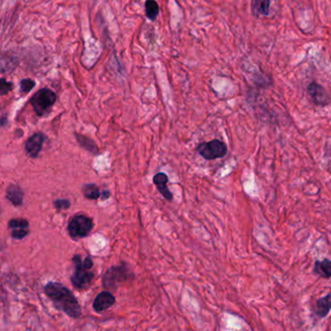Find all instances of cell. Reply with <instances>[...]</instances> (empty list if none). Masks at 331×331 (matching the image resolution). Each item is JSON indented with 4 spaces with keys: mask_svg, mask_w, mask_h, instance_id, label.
<instances>
[{
    "mask_svg": "<svg viewBox=\"0 0 331 331\" xmlns=\"http://www.w3.org/2000/svg\"><path fill=\"white\" fill-rule=\"evenodd\" d=\"M45 294L52 300L54 308L70 318L77 319L82 315V309L70 289L59 283L50 282L44 287Z\"/></svg>",
    "mask_w": 331,
    "mask_h": 331,
    "instance_id": "6da1fadb",
    "label": "cell"
},
{
    "mask_svg": "<svg viewBox=\"0 0 331 331\" xmlns=\"http://www.w3.org/2000/svg\"><path fill=\"white\" fill-rule=\"evenodd\" d=\"M72 261L74 263L75 271L70 280L73 287L77 289L88 288L95 279V273L92 271L94 267L93 259L87 256L83 260L80 255H75Z\"/></svg>",
    "mask_w": 331,
    "mask_h": 331,
    "instance_id": "7a4b0ae2",
    "label": "cell"
},
{
    "mask_svg": "<svg viewBox=\"0 0 331 331\" xmlns=\"http://www.w3.org/2000/svg\"><path fill=\"white\" fill-rule=\"evenodd\" d=\"M56 101V95L50 88H41L31 99V104L38 117L47 115Z\"/></svg>",
    "mask_w": 331,
    "mask_h": 331,
    "instance_id": "3957f363",
    "label": "cell"
},
{
    "mask_svg": "<svg viewBox=\"0 0 331 331\" xmlns=\"http://www.w3.org/2000/svg\"><path fill=\"white\" fill-rule=\"evenodd\" d=\"M94 228L93 220L82 214H76L68 223V233L74 240L85 238Z\"/></svg>",
    "mask_w": 331,
    "mask_h": 331,
    "instance_id": "277c9868",
    "label": "cell"
},
{
    "mask_svg": "<svg viewBox=\"0 0 331 331\" xmlns=\"http://www.w3.org/2000/svg\"><path fill=\"white\" fill-rule=\"evenodd\" d=\"M131 277L132 273L127 267V264L123 263L122 265L111 267L103 276V286L104 288L116 289L119 284Z\"/></svg>",
    "mask_w": 331,
    "mask_h": 331,
    "instance_id": "5b68a950",
    "label": "cell"
},
{
    "mask_svg": "<svg viewBox=\"0 0 331 331\" xmlns=\"http://www.w3.org/2000/svg\"><path fill=\"white\" fill-rule=\"evenodd\" d=\"M197 153L207 160L222 159L227 154V147L221 140L215 139L210 142H204L196 148Z\"/></svg>",
    "mask_w": 331,
    "mask_h": 331,
    "instance_id": "8992f818",
    "label": "cell"
},
{
    "mask_svg": "<svg viewBox=\"0 0 331 331\" xmlns=\"http://www.w3.org/2000/svg\"><path fill=\"white\" fill-rule=\"evenodd\" d=\"M307 92H308L310 98L316 105L325 106V105L329 104L330 97L326 93V91L324 89V87L322 85H320V84L315 83V82L311 83L307 87Z\"/></svg>",
    "mask_w": 331,
    "mask_h": 331,
    "instance_id": "52a82bcc",
    "label": "cell"
},
{
    "mask_svg": "<svg viewBox=\"0 0 331 331\" xmlns=\"http://www.w3.org/2000/svg\"><path fill=\"white\" fill-rule=\"evenodd\" d=\"M46 136L42 132H36L25 141L24 149L31 158H37L43 148Z\"/></svg>",
    "mask_w": 331,
    "mask_h": 331,
    "instance_id": "ba28073f",
    "label": "cell"
},
{
    "mask_svg": "<svg viewBox=\"0 0 331 331\" xmlns=\"http://www.w3.org/2000/svg\"><path fill=\"white\" fill-rule=\"evenodd\" d=\"M116 303V297L110 291H102L96 296L93 307L96 313H101L111 308Z\"/></svg>",
    "mask_w": 331,
    "mask_h": 331,
    "instance_id": "9c48e42d",
    "label": "cell"
},
{
    "mask_svg": "<svg viewBox=\"0 0 331 331\" xmlns=\"http://www.w3.org/2000/svg\"><path fill=\"white\" fill-rule=\"evenodd\" d=\"M153 182L155 184V186L157 187V189L159 190L160 194L168 201H172L173 200V194L171 193L168 187H167V183H168V177L165 173H158L157 175L154 176Z\"/></svg>",
    "mask_w": 331,
    "mask_h": 331,
    "instance_id": "30bf717a",
    "label": "cell"
},
{
    "mask_svg": "<svg viewBox=\"0 0 331 331\" xmlns=\"http://www.w3.org/2000/svg\"><path fill=\"white\" fill-rule=\"evenodd\" d=\"M23 195L21 187L16 184H11L6 190V198L16 207L21 206L23 202Z\"/></svg>",
    "mask_w": 331,
    "mask_h": 331,
    "instance_id": "8fae6325",
    "label": "cell"
},
{
    "mask_svg": "<svg viewBox=\"0 0 331 331\" xmlns=\"http://www.w3.org/2000/svg\"><path fill=\"white\" fill-rule=\"evenodd\" d=\"M331 311V292L317 300L315 314L319 319H324Z\"/></svg>",
    "mask_w": 331,
    "mask_h": 331,
    "instance_id": "7c38bea8",
    "label": "cell"
},
{
    "mask_svg": "<svg viewBox=\"0 0 331 331\" xmlns=\"http://www.w3.org/2000/svg\"><path fill=\"white\" fill-rule=\"evenodd\" d=\"M313 273L317 276L323 279L331 278V260L328 258H324L322 260H316L314 264Z\"/></svg>",
    "mask_w": 331,
    "mask_h": 331,
    "instance_id": "4fadbf2b",
    "label": "cell"
},
{
    "mask_svg": "<svg viewBox=\"0 0 331 331\" xmlns=\"http://www.w3.org/2000/svg\"><path fill=\"white\" fill-rule=\"evenodd\" d=\"M270 0H252V12L255 16H268Z\"/></svg>",
    "mask_w": 331,
    "mask_h": 331,
    "instance_id": "5bb4252c",
    "label": "cell"
},
{
    "mask_svg": "<svg viewBox=\"0 0 331 331\" xmlns=\"http://www.w3.org/2000/svg\"><path fill=\"white\" fill-rule=\"evenodd\" d=\"M76 139L78 141V143L80 144V146L82 148H84L85 151L94 154V155H97L99 149L98 147L96 146V142L94 140H92L88 137H86L85 135L82 134H76Z\"/></svg>",
    "mask_w": 331,
    "mask_h": 331,
    "instance_id": "9a60e30c",
    "label": "cell"
},
{
    "mask_svg": "<svg viewBox=\"0 0 331 331\" xmlns=\"http://www.w3.org/2000/svg\"><path fill=\"white\" fill-rule=\"evenodd\" d=\"M82 192H83V194L85 198H87L89 200H96V199L100 198V195H101L99 188L96 186V184H86L85 186H83Z\"/></svg>",
    "mask_w": 331,
    "mask_h": 331,
    "instance_id": "2e32d148",
    "label": "cell"
},
{
    "mask_svg": "<svg viewBox=\"0 0 331 331\" xmlns=\"http://www.w3.org/2000/svg\"><path fill=\"white\" fill-rule=\"evenodd\" d=\"M145 7H146L147 18L151 21L156 20L160 13V7L158 2L156 0H147L145 3Z\"/></svg>",
    "mask_w": 331,
    "mask_h": 331,
    "instance_id": "e0dca14e",
    "label": "cell"
},
{
    "mask_svg": "<svg viewBox=\"0 0 331 331\" xmlns=\"http://www.w3.org/2000/svg\"><path fill=\"white\" fill-rule=\"evenodd\" d=\"M9 229L15 228H29V223L25 219H13L8 223Z\"/></svg>",
    "mask_w": 331,
    "mask_h": 331,
    "instance_id": "ac0fdd59",
    "label": "cell"
},
{
    "mask_svg": "<svg viewBox=\"0 0 331 331\" xmlns=\"http://www.w3.org/2000/svg\"><path fill=\"white\" fill-rule=\"evenodd\" d=\"M29 233V228H15L11 230V236L13 239L21 240Z\"/></svg>",
    "mask_w": 331,
    "mask_h": 331,
    "instance_id": "d6986e66",
    "label": "cell"
},
{
    "mask_svg": "<svg viewBox=\"0 0 331 331\" xmlns=\"http://www.w3.org/2000/svg\"><path fill=\"white\" fill-rule=\"evenodd\" d=\"M70 205H71V202L65 198L64 199L58 198L53 201V206L56 210H67V209H69Z\"/></svg>",
    "mask_w": 331,
    "mask_h": 331,
    "instance_id": "ffe728a7",
    "label": "cell"
},
{
    "mask_svg": "<svg viewBox=\"0 0 331 331\" xmlns=\"http://www.w3.org/2000/svg\"><path fill=\"white\" fill-rule=\"evenodd\" d=\"M35 85V82L32 79H24L21 82V92L23 94H27L32 91Z\"/></svg>",
    "mask_w": 331,
    "mask_h": 331,
    "instance_id": "44dd1931",
    "label": "cell"
},
{
    "mask_svg": "<svg viewBox=\"0 0 331 331\" xmlns=\"http://www.w3.org/2000/svg\"><path fill=\"white\" fill-rule=\"evenodd\" d=\"M12 88H13L12 83L6 81L5 79H1V82H0V94L2 96L7 95L9 92L12 91Z\"/></svg>",
    "mask_w": 331,
    "mask_h": 331,
    "instance_id": "7402d4cb",
    "label": "cell"
},
{
    "mask_svg": "<svg viewBox=\"0 0 331 331\" xmlns=\"http://www.w3.org/2000/svg\"><path fill=\"white\" fill-rule=\"evenodd\" d=\"M110 195H111V193L109 191H103V192H101L100 198H101V200H106L110 197Z\"/></svg>",
    "mask_w": 331,
    "mask_h": 331,
    "instance_id": "603a6c76",
    "label": "cell"
}]
</instances>
